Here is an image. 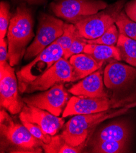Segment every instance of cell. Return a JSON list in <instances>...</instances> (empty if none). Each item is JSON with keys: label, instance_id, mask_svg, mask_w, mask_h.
Listing matches in <instances>:
<instances>
[{"label": "cell", "instance_id": "obj_1", "mask_svg": "<svg viewBox=\"0 0 136 153\" xmlns=\"http://www.w3.org/2000/svg\"><path fill=\"white\" fill-rule=\"evenodd\" d=\"M34 36L31 12L22 4L10 19L7 31L9 63L12 67L19 64Z\"/></svg>", "mask_w": 136, "mask_h": 153}, {"label": "cell", "instance_id": "obj_2", "mask_svg": "<svg viewBox=\"0 0 136 153\" xmlns=\"http://www.w3.org/2000/svg\"><path fill=\"white\" fill-rule=\"evenodd\" d=\"M1 149L9 152H42V142L22 123L15 122L6 109L0 113Z\"/></svg>", "mask_w": 136, "mask_h": 153}, {"label": "cell", "instance_id": "obj_3", "mask_svg": "<svg viewBox=\"0 0 136 153\" xmlns=\"http://www.w3.org/2000/svg\"><path fill=\"white\" fill-rule=\"evenodd\" d=\"M135 106L136 102L126 105L124 108L115 112H110L109 110L95 114L77 115L67 122L60 135L71 146L82 145L92 131L102 121L124 114Z\"/></svg>", "mask_w": 136, "mask_h": 153}, {"label": "cell", "instance_id": "obj_4", "mask_svg": "<svg viewBox=\"0 0 136 153\" xmlns=\"http://www.w3.org/2000/svg\"><path fill=\"white\" fill-rule=\"evenodd\" d=\"M125 0L108 6L102 11L88 15L74 24L79 33L87 40H93L101 36L114 24L118 15L122 10Z\"/></svg>", "mask_w": 136, "mask_h": 153}, {"label": "cell", "instance_id": "obj_5", "mask_svg": "<svg viewBox=\"0 0 136 153\" xmlns=\"http://www.w3.org/2000/svg\"><path fill=\"white\" fill-rule=\"evenodd\" d=\"M134 100V97L118 100L109 97L90 98L84 96H74L68 101L62 114V117L101 112L126 105V102Z\"/></svg>", "mask_w": 136, "mask_h": 153}, {"label": "cell", "instance_id": "obj_6", "mask_svg": "<svg viewBox=\"0 0 136 153\" xmlns=\"http://www.w3.org/2000/svg\"><path fill=\"white\" fill-rule=\"evenodd\" d=\"M70 82H73L71 66L68 60L62 57L37 78L19 86V89L21 93L31 94L47 90L57 84Z\"/></svg>", "mask_w": 136, "mask_h": 153}, {"label": "cell", "instance_id": "obj_7", "mask_svg": "<svg viewBox=\"0 0 136 153\" xmlns=\"http://www.w3.org/2000/svg\"><path fill=\"white\" fill-rule=\"evenodd\" d=\"M64 26L63 21L50 15H41L36 37L26 49L24 59L29 60L36 57L43 50L54 43L62 35Z\"/></svg>", "mask_w": 136, "mask_h": 153}, {"label": "cell", "instance_id": "obj_8", "mask_svg": "<svg viewBox=\"0 0 136 153\" xmlns=\"http://www.w3.org/2000/svg\"><path fill=\"white\" fill-rule=\"evenodd\" d=\"M107 7V3L98 0H59L51 4L57 17L74 25Z\"/></svg>", "mask_w": 136, "mask_h": 153}, {"label": "cell", "instance_id": "obj_9", "mask_svg": "<svg viewBox=\"0 0 136 153\" xmlns=\"http://www.w3.org/2000/svg\"><path fill=\"white\" fill-rule=\"evenodd\" d=\"M64 50L55 42L39 54L35 59L17 73L19 87L34 81L64 57Z\"/></svg>", "mask_w": 136, "mask_h": 153}, {"label": "cell", "instance_id": "obj_10", "mask_svg": "<svg viewBox=\"0 0 136 153\" xmlns=\"http://www.w3.org/2000/svg\"><path fill=\"white\" fill-rule=\"evenodd\" d=\"M17 80L14 69L8 61L0 63L1 106L12 115L20 113L25 104L19 95Z\"/></svg>", "mask_w": 136, "mask_h": 153}, {"label": "cell", "instance_id": "obj_11", "mask_svg": "<svg viewBox=\"0 0 136 153\" xmlns=\"http://www.w3.org/2000/svg\"><path fill=\"white\" fill-rule=\"evenodd\" d=\"M68 94L63 83L57 84L39 94L23 99L26 104L34 105L59 117L67 104Z\"/></svg>", "mask_w": 136, "mask_h": 153}, {"label": "cell", "instance_id": "obj_12", "mask_svg": "<svg viewBox=\"0 0 136 153\" xmlns=\"http://www.w3.org/2000/svg\"><path fill=\"white\" fill-rule=\"evenodd\" d=\"M20 120H25L38 125L45 132L54 135L64 124L63 118H59L45 110L25 104L19 115Z\"/></svg>", "mask_w": 136, "mask_h": 153}, {"label": "cell", "instance_id": "obj_13", "mask_svg": "<svg viewBox=\"0 0 136 153\" xmlns=\"http://www.w3.org/2000/svg\"><path fill=\"white\" fill-rule=\"evenodd\" d=\"M104 84L109 89H118L132 84L136 80V68L112 61L104 70Z\"/></svg>", "mask_w": 136, "mask_h": 153}, {"label": "cell", "instance_id": "obj_14", "mask_svg": "<svg viewBox=\"0 0 136 153\" xmlns=\"http://www.w3.org/2000/svg\"><path fill=\"white\" fill-rule=\"evenodd\" d=\"M102 68L95 71L83 78L77 84L73 85L68 90L74 96H84L90 98L109 97L104 87Z\"/></svg>", "mask_w": 136, "mask_h": 153}, {"label": "cell", "instance_id": "obj_15", "mask_svg": "<svg viewBox=\"0 0 136 153\" xmlns=\"http://www.w3.org/2000/svg\"><path fill=\"white\" fill-rule=\"evenodd\" d=\"M73 70V82L85 78L102 67L104 63L98 62L92 56L80 53L73 55L69 59Z\"/></svg>", "mask_w": 136, "mask_h": 153}, {"label": "cell", "instance_id": "obj_16", "mask_svg": "<svg viewBox=\"0 0 136 153\" xmlns=\"http://www.w3.org/2000/svg\"><path fill=\"white\" fill-rule=\"evenodd\" d=\"M83 53L92 56L101 63H104L109 60L111 62L121 60L120 53L116 46L87 43Z\"/></svg>", "mask_w": 136, "mask_h": 153}, {"label": "cell", "instance_id": "obj_17", "mask_svg": "<svg viewBox=\"0 0 136 153\" xmlns=\"http://www.w3.org/2000/svg\"><path fill=\"white\" fill-rule=\"evenodd\" d=\"M128 137L129 130L127 126L122 122H115L101 129L96 136L95 142L128 140Z\"/></svg>", "mask_w": 136, "mask_h": 153}, {"label": "cell", "instance_id": "obj_18", "mask_svg": "<svg viewBox=\"0 0 136 153\" xmlns=\"http://www.w3.org/2000/svg\"><path fill=\"white\" fill-rule=\"evenodd\" d=\"M116 47L119 51L121 60L136 67V40L120 34Z\"/></svg>", "mask_w": 136, "mask_h": 153}, {"label": "cell", "instance_id": "obj_19", "mask_svg": "<svg viewBox=\"0 0 136 153\" xmlns=\"http://www.w3.org/2000/svg\"><path fill=\"white\" fill-rule=\"evenodd\" d=\"M82 145L73 146L67 143L61 135L51 136V140L48 143H42V148L47 153H78L80 152Z\"/></svg>", "mask_w": 136, "mask_h": 153}, {"label": "cell", "instance_id": "obj_20", "mask_svg": "<svg viewBox=\"0 0 136 153\" xmlns=\"http://www.w3.org/2000/svg\"><path fill=\"white\" fill-rule=\"evenodd\" d=\"M115 23L118 29L119 34L136 40V22L128 16L125 10H122L118 15Z\"/></svg>", "mask_w": 136, "mask_h": 153}, {"label": "cell", "instance_id": "obj_21", "mask_svg": "<svg viewBox=\"0 0 136 153\" xmlns=\"http://www.w3.org/2000/svg\"><path fill=\"white\" fill-rule=\"evenodd\" d=\"M127 140L111 141L105 140L95 142L92 152L97 153H119L123 152Z\"/></svg>", "mask_w": 136, "mask_h": 153}, {"label": "cell", "instance_id": "obj_22", "mask_svg": "<svg viewBox=\"0 0 136 153\" xmlns=\"http://www.w3.org/2000/svg\"><path fill=\"white\" fill-rule=\"evenodd\" d=\"M79 34L78 29L74 24L64 23L63 34L55 42L60 45L65 53L69 49L73 42Z\"/></svg>", "mask_w": 136, "mask_h": 153}, {"label": "cell", "instance_id": "obj_23", "mask_svg": "<svg viewBox=\"0 0 136 153\" xmlns=\"http://www.w3.org/2000/svg\"><path fill=\"white\" fill-rule=\"evenodd\" d=\"M119 35L117 26L114 24L101 36L96 39L87 40V42L88 44L115 46L117 43Z\"/></svg>", "mask_w": 136, "mask_h": 153}, {"label": "cell", "instance_id": "obj_24", "mask_svg": "<svg viewBox=\"0 0 136 153\" xmlns=\"http://www.w3.org/2000/svg\"><path fill=\"white\" fill-rule=\"evenodd\" d=\"M10 17L9 4L7 2L1 1L0 4V39L4 38L6 35Z\"/></svg>", "mask_w": 136, "mask_h": 153}, {"label": "cell", "instance_id": "obj_25", "mask_svg": "<svg viewBox=\"0 0 136 153\" xmlns=\"http://www.w3.org/2000/svg\"><path fill=\"white\" fill-rule=\"evenodd\" d=\"M22 123L29 130L31 134L45 144L49 143L51 140V136L45 132L38 125L25 120H20Z\"/></svg>", "mask_w": 136, "mask_h": 153}, {"label": "cell", "instance_id": "obj_26", "mask_svg": "<svg viewBox=\"0 0 136 153\" xmlns=\"http://www.w3.org/2000/svg\"><path fill=\"white\" fill-rule=\"evenodd\" d=\"M87 39L79 34L73 42L69 49L64 53L63 57L68 60L73 55L82 53L85 47L87 44Z\"/></svg>", "mask_w": 136, "mask_h": 153}, {"label": "cell", "instance_id": "obj_27", "mask_svg": "<svg viewBox=\"0 0 136 153\" xmlns=\"http://www.w3.org/2000/svg\"><path fill=\"white\" fill-rule=\"evenodd\" d=\"M7 42L4 38L0 39V63L9 62Z\"/></svg>", "mask_w": 136, "mask_h": 153}, {"label": "cell", "instance_id": "obj_28", "mask_svg": "<svg viewBox=\"0 0 136 153\" xmlns=\"http://www.w3.org/2000/svg\"><path fill=\"white\" fill-rule=\"evenodd\" d=\"M125 11L132 20L136 22V0H132L126 3Z\"/></svg>", "mask_w": 136, "mask_h": 153}, {"label": "cell", "instance_id": "obj_29", "mask_svg": "<svg viewBox=\"0 0 136 153\" xmlns=\"http://www.w3.org/2000/svg\"><path fill=\"white\" fill-rule=\"evenodd\" d=\"M29 1H34V0H29Z\"/></svg>", "mask_w": 136, "mask_h": 153}]
</instances>
